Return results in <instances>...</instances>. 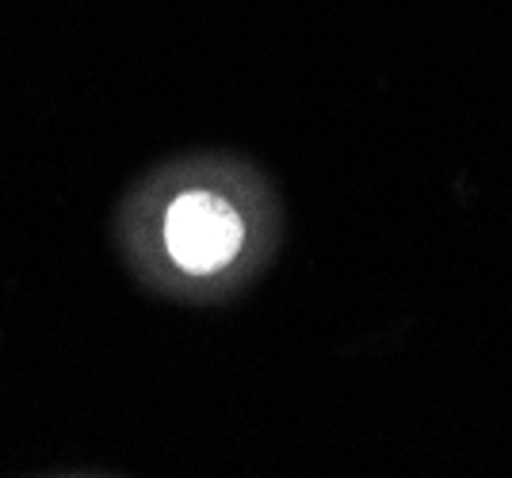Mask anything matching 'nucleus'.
I'll use <instances>...</instances> for the list:
<instances>
[{
  "label": "nucleus",
  "instance_id": "obj_1",
  "mask_svg": "<svg viewBox=\"0 0 512 478\" xmlns=\"http://www.w3.org/2000/svg\"><path fill=\"white\" fill-rule=\"evenodd\" d=\"M245 222L218 192H184L165 211V249L176 268L192 276H214L237 257Z\"/></svg>",
  "mask_w": 512,
  "mask_h": 478
}]
</instances>
